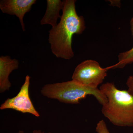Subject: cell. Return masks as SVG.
Returning a JSON list of instances; mask_svg holds the SVG:
<instances>
[{
	"label": "cell",
	"mask_w": 133,
	"mask_h": 133,
	"mask_svg": "<svg viewBox=\"0 0 133 133\" xmlns=\"http://www.w3.org/2000/svg\"><path fill=\"white\" fill-rule=\"evenodd\" d=\"M30 77L27 75L20 90L14 97L7 99L1 105L0 109H12L23 113H29L39 117L40 114L36 110L30 98L29 88Z\"/></svg>",
	"instance_id": "obj_5"
},
{
	"label": "cell",
	"mask_w": 133,
	"mask_h": 133,
	"mask_svg": "<svg viewBox=\"0 0 133 133\" xmlns=\"http://www.w3.org/2000/svg\"><path fill=\"white\" fill-rule=\"evenodd\" d=\"M17 133H24V131H19Z\"/></svg>",
	"instance_id": "obj_14"
},
{
	"label": "cell",
	"mask_w": 133,
	"mask_h": 133,
	"mask_svg": "<svg viewBox=\"0 0 133 133\" xmlns=\"http://www.w3.org/2000/svg\"><path fill=\"white\" fill-rule=\"evenodd\" d=\"M126 84L128 87L127 91L133 96V76H130L128 77Z\"/></svg>",
	"instance_id": "obj_11"
},
{
	"label": "cell",
	"mask_w": 133,
	"mask_h": 133,
	"mask_svg": "<svg viewBox=\"0 0 133 133\" xmlns=\"http://www.w3.org/2000/svg\"><path fill=\"white\" fill-rule=\"evenodd\" d=\"M36 0H2L0 9L4 14L15 15L19 18L23 31H25L23 17L35 4Z\"/></svg>",
	"instance_id": "obj_6"
},
{
	"label": "cell",
	"mask_w": 133,
	"mask_h": 133,
	"mask_svg": "<svg viewBox=\"0 0 133 133\" xmlns=\"http://www.w3.org/2000/svg\"><path fill=\"white\" fill-rule=\"evenodd\" d=\"M96 131L97 133H110L105 122L103 120L100 121L97 124Z\"/></svg>",
	"instance_id": "obj_10"
},
{
	"label": "cell",
	"mask_w": 133,
	"mask_h": 133,
	"mask_svg": "<svg viewBox=\"0 0 133 133\" xmlns=\"http://www.w3.org/2000/svg\"><path fill=\"white\" fill-rule=\"evenodd\" d=\"M109 2L111 3V6H116L120 8L121 7V1H109Z\"/></svg>",
	"instance_id": "obj_12"
},
{
	"label": "cell",
	"mask_w": 133,
	"mask_h": 133,
	"mask_svg": "<svg viewBox=\"0 0 133 133\" xmlns=\"http://www.w3.org/2000/svg\"><path fill=\"white\" fill-rule=\"evenodd\" d=\"M47 9L44 16L41 19V25L50 24L54 28L57 25L58 18H61L59 12L63 10L64 1L47 0Z\"/></svg>",
	"instance_id": "obj_8"
},
{
	"label": "cell",
	"mask_w": 133,
	"mask_h": 133,
	"mask_svg": "<svg viewBox=\"0 0 133 133\" xmlns=\"http://www.w3.org/2000/svg\"><path fill=\"white\" fill-rule=\"evenodd\" d=\"M32 133H44V132H42L41 130H35L33 131ZM48 133H52L51 132H49Z\"/></svg>",
	"instance_id": "obj_13"
},
{
	"label": "cell",
	"mask_w": 133,
	"mask_h": 133,
	"mask_svg": "<svg viewBox=\"0 0 133 133\" xmlns=\"http://www.w3.org/2000/svg\"><path fill=\"white\" fill-rule=\"evenodd\" d=\"M131 30L133 36V17L130 22ZM118 62L117 63L109 66L110 69H123L126 65L133 63V46L131 49L121 52L118 56Z\"/></svg>",
	"instance_id": "obj_9"
},
{
	"label": "cell",
	"mask_w": 133,
	"mask_h": 133,
	"mask_svg": "<svg viewBox=\"0 0 133 133\" xmlns=\"http://www.w3.org/2000/svg\"><path fill=\"white\" fill-rule=\"evenodd\" d=\"M109 67L102 68L97 61L88 59L81 62L75 68L72 80L84 86L98 88L107 76Z\"/></svg>",
	"instance_id": "obj_4"
},
{
	"label": "cell",
	"mask_w": 133,
	"mask_h": 133,
	"mask_svg": "<svg viewBox=\"0 0 133 133\" xmlns=\"http://www.w3.org/2000/svg\"><path fill=\"white\" fill-rule=\"evenodd\" d=\"M99 89L108 99L101 110L105 117L115 125L133 127V95L128 91L119 90L112 83L102 84Z\"/></svg>",
	"instance_id": "obj_2"
},
{
	"label": "cell",
	"mask_w": 133,
	"mask_h": 133,
	"mask_svg": "<svg viewBox=\"0 0 133 133\" xmlns=\"http://www.w3.org/2000/svg\"><path fill=\"white\" fill-rule=\"evenodd\" d=\"M19 62L17 59H12L9 56L0 57V92L9 90L11 87L9 76L13 71L18 69Z\"/></svg>",
	"instance_id": "obj_7"
},
{
	"label": "cell",
	"mask_w": 133,
	"mask_h": 133,
	"mask_svg": "<svg viewBox=\"0 0 133 133\" xmlns=\"http://www.w3.org/2000/svg\"><path fill=\"white\" fill-rule=\"evenodd\" d=\"M41 91L44 97L65 104H78L88 95L94 96L102 106L108 102L107 98L99 88L82 85L72 80L47 84L43 87Z\"/></svg>",
	"instance_id": "obj_3"
},
{
	"label": "cell",
	"mask_w": 133,
	"mask_h": 133,
	"mask_svg": "<svg viewBox=\"0 0 133 133\" xmlns=\"http://www.w3.org/2000/svg\"><path fill=\"white\" fill-rule=\"evenodd\" d=\"M76 2L75 0L64 1L60 21L49 31L51 50L58 58L70 59L74 57L72 37L74 35L82 34L86 28L84 17L76 12Z\"/></svg>",
	"instance_id": "obj_1"
}]
</instances>
